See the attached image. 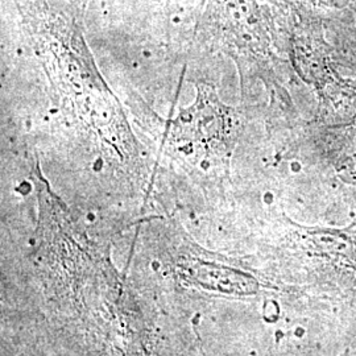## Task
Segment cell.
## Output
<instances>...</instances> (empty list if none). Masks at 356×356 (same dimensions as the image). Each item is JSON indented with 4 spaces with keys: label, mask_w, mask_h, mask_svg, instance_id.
Segmentation results:
<instances>
[{
    "label": "cell",
    "mask_w": 356,
    "mask_h": 356,
    "mask_svg": "<svg viewBox=\"0 0 356 356\" xmlns=\"http://www.w3.org/2000/svg\"><path fill=\"white\" fill-rule=\"evenodd\" d=\"M334 48L338 51L346 64L348 65L356 73V35H341L339 38H334L332 42Z\"/></svg>",
    "instance_id": "7a4b0ae2"
},
{
    "label": "cell",
    "mask_w": 356,
    "mask_h": 356,
    "mask_svg": "<svg viewBox=\"0 0 356 356\" xmlns=\"http://www.w3.org/2000/svg\"><path fill=\"white\" fill-rule=\"evenodd\" d=\"M301 145L310 166L325 177L356 188V119L342 123H302Z\"/></svg>",
    "instance_id": "6da1fadb"
}]
</instances>
